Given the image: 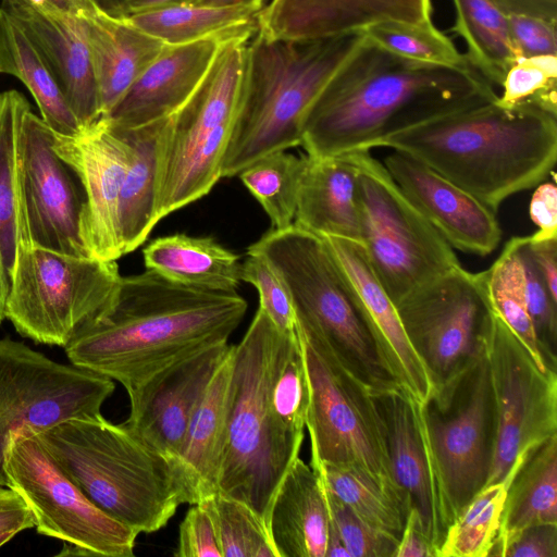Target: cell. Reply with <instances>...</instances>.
I'll list each match as a JSON object with an SVG mask.
<instances>
[{
	"label": "cell",
	"mask_w": 557,
	"mask_h": 557,
	"mask_svg": "<svg viewBox=\"0 0 557 557\" xmlns=\"http://www.w3.org/2000/svg\"><path fill=\"white\" fill-rule=\"evenodd\" d=\"M497 97L471 65L414 62L364 37L310 108L300 146L313 157L371 150L403 128Z\"/></svg>",
	"instance_id": "1"
},
{
	"label": "cell",
	"mask_w": 557,
	"mask_h": 557,
	"mask_svg": "<svg viewBox=\"0 0 557 557\" xmlns=\"http://www.w3.org/2000/svg\"><path fill=\"white\" fill-rule=\"evenodd\" d=\"M247 307L236 292L183 285L146 269L121 276L111 302L64 349L71 363L127 392L188 351L228 342Z\"/></svg>",
	"instance_id": "2"
},
{
	"label": "cell",
	"mask_w": 557,
	"mask_h": 557,
	"mask_svg": "<svg viewBox=\"0 0 557 557\" xmlns=\"http://www.w3.org/2000/svg\"><path fill=\"white\" fill-rule=\"evenodd\" d=\"M495 100L454 110L382 138L377 147L408 154L460 186L494 212L536 187L557 161V116Z\"/></svg>",
	"instance_id": "3"
},
{
	"label": "cell",
	"mask_w": 557,
	"mask_h": 557,
	"mask_svg": "<svg viewBox=\"0 0 557 557\" xmlns=\"http://www.w3.org/2000/svg\"><path fill=\"white\" fill-rule=\"evenodd\" d=\"M363 38L362 32H355L269 39L256 29L247 42L243 89L221 177L236 176L263 156L300 146L310 108Z\"/></svg>",
	"instance_id": "4"
},
{
	"label": "cell",
	"mask_w": 557,
	"mask_h": 557,
	"mask_svg": "<svg viewBox=\"0 0 557 557\" xmlns=\"http://www.w3.org/2000/svg\"><path fill=\"white\" fill-rule=\"evenodd\" d=\"M36 435L92 503L137 534L159 531L183 504L172 462L123 423L69 419Z\"/></svg>",
	"instance_id": "5"
},
{
	"label": "cell",
	"mask_w": 557,
	"mask_h": 557,
	"mask_svg": "<svg viewBox=\"0 0 557 557\" xmlns=\"http://www.w3.org/2000/svg\"><path fill=\"white\" fill-rule=\"evenodd\" d=\"M281 333L258 308L242 341L234 345L218 481V492L246 504L267 529L274 495L304 441L283 428L270 404V375Z\"/></svg>",
	"instance_id": "6"
},
{
	"label": "cell",
	"mask_w": 557,
	"mask_h": 557,
	"mask_svg": "<svg viewBox=\"0 0 557 557\" xmlns=\"http://www.w3.org/2000/svg\"><path fill=\"white\" fill-rule=\"evenodd\" d=\"M247 252L267 259L285 284L295 326L320 338L374 394L399 387L385 372L360 297L324 238L293 224L271 228Z\"/></svg>",
	"instance_id": "7"
},
{
	"label": "cell",
	"mask_w": 557,
	"mask_h": 557,
	"mask_svg": "<svg viewBox=\"0 0 557 557\" xmlns=\"http://www.w3.org/2000/svg\"><path fill=\"white\" fill-rule=\"evenodd\" d=\"M255 32L221 48L190 99L172 116L163 149L156 222L202 198L221 177L222 159L238 109L246 48Z\"/></svg>",
	"instance_id": "8"
},
{
	"label": "cell",
	"mask_w": 557,
	"mask_h": 557,
	"mask_svg": "<svg viewBox=\"0 0 557 557\" xmlns=\"http://www.w3.org/2000/svg\"><path fill=\"white\" fill-rule=\"evenodd\" d=\"M121 276L116 261L40 248L22 230L5 319L23 337L65 347L111 302Z\"/></svg>",
	"instance_id": "9"
},
{
	"label": "cell",
	"mask_w": 557,
	"mask_h": 557,
	"mask_svg": "<svg viewBox=\"0 0 557 557\" xmlns=\"http://www.w3.org/2000/svg\"><path fill=\"white\" fill-rule=\"evenodd\" d=\"M360 240L394 304L460 264L454 248L420 213L370 150L355 151Z\"/></svg>",
	"instance_id": "10"
},
{
	"label": "cell",
	"mask_w": 557,
	"mask_h": 557,
	"mask_svg": "<svg viewBox=\"0 0 557 557\" xmlns=\"http://www.w3.org/2000/svg\"><path fill=\"white\" fill-rule=\"evenodd\" d=\"M295 327L309 382L310 465L351 466L393 480L374 393L320 338Z\"/></svg>",
	"instance_id": "11"
},
{
	"label": "cell",
	"mask_w": 557,
	"mask_h": 557,
	"mask_svg": "<svg viewBox=\"0 0 557 557\" xmlns=\"http://www.w3.org/2000/svg\"><path fill=\"white\" fill-rule=\"evenodd\" d=\"M4 473L7 486L30 508L37 533L63 542L57 556H134L138 534L92 503L36 433L25 431L11 437Z\"/></svg>",
	"instance_id": "12"
},
{
	"label": "cell",
	"mask_w": 557,
	"mask_h": 557,
	"mask_svg": "<svg viewBox=\"0 0 557 557\" xmlns=\"http://www.w3.org/2000/svg\"><path fill=\"white\" fill-rule=\"evenodd\" d=\"M395 306L436 392L476 359L494 315L485 270L472 273L460 264L413 288Z\"/></svg>",
	"instance_id": "13"
},
{
	"label": "cell",
	"mask_w": 557,
	"mask_h": 557,
	"mask_svg": "<svg viewBox=\"0 0 557 557\" xmlns=\"http://www.w3.org/2000/svg\"><path fill=\"white\" fill-rule=\"evenodd\" d=\"M114 381L60 363L22 342L0 338V485L11 437L41 432L69 419H91L114 392Z\"/></svg>",
	"instance_id": "14"
},
{
	"label": "cell",
	"mask_w": 557,
	"mask_h": 557,
	"mask_svg": "<svg viewBox=\"0 0 557 557\" xmlns=\"http://www.w3.org/2000/svg\"><path fill=\"white\" fill-rule=\"evenodd\" d=\"M484 354L495 409L487 485L503 480L518 458L557 434V374L542 369L495 313Z\"/></svg>",
	"instance_id": "15"
},
{
	"label": "cell",
	"mask_w": 557,
	"mask_h": 557,
	"mask_svg": "<svg viewBox=\"0 0 557 557\" xmlns=\"http://www.w3.org/2000/svg\"><path fill=\"white\" fill-rule=\"evenodd\" d=\"M431 444L455 517L482 490L491 467L494 399L484 348L424 404Z\"/></svg>",
	"instance_id": "16"
},
{
	"label": "cell",
	"mask_w": 557,
	"mask_h": 557,
	"mask_svg": "<svg viewBox=\"0 0 557 557\" xmlns=\"http://www.w3.org/2000/svg\"><path fill=\"white\" fill-rule=\"evenodd\" d=\"M52 144L53 132L30 109L26 111L17 150L22 230L37 247L90 257L81 233L82 186Z\"/></svg>",
	"instance_id": "17"
},
{
	"label": "cell",
	"mask_w": 557,
	"mask_h": 557,
	"mask_svg": "<svg viewBox=\"0 0 557 557\" xmlns=\"http://www.w3.org/2000/svg\"><path fill=\"white\" fill-rule=\"evenodd\" d=\"M54 151L73 169L85 202L81 233L91 258H121L119 203L129 160L122 128L101 117L75 136L53 133Z\"/></svg>",
	"instance_id": "18"
},
{
	"label": "cell",
	"mask_w": 557,
	"mask_h": 557,
	"mask_svg": "<svg viewBox=\"0 0 557 557\" xmlns=\"http://www.w3.org/2000/svg\"><path fill=\"white\" fill-rule=\"evenodd\" d=\"M393 480L436 552L455 515L431 444L424 404L400 387L375 393Z\"/></svg>",
	"instance_id": "19"
},
{
	"label": "cell",
	"mask_w": 557,
	"mask_h": 557,
	"mask_svg": "<svg viewBox=\"0 0 557 557\" xmlns=\"http://www.w3.org/2000/svg\"><path fill=\"white\" fill-rule=\"evenodd\" d=\"M231 346L218 342L188 351L127 391L131 410L123 424L172 462L198 403Z\"/></svg>",
	"instance_id": "20"
},
{
	"label": "cell",
	"mask_w": 557,
	"mask_h": 557,
	"mask_svg": "<svg viewBox=\"0 0 557 557\" xmlns=\"http://www.w3.org/2000/svg\"><path fill=\"white\" fill-rule=\"evenodd\" d=\"M383 164L420 213L454 248L486 256L499 245L496 212L421 161L393 151Z\"/></svg>",
	"instance_id": "21"
},
{
	"label": "cell",
	"mask_w": 557,
	"mask_h": 557,
	"mask_svg": "<svg viewBox=\"0 0 557 557\" xmlns=\"http://www.w3.org/2000/svg\"><path fill=\"white\" fill-rule=\"evenodd\" d=\"M257 27L168 46L102 117L124 127H139L175 114L196 92L223 45Z\"/></svg>",
	"instance_id": "22"
},
{
	"label": "cell",
	"mask_w": 557,
	"mask_h": 557,
	"mask_svg": "<svg viewBox=\"0 0 557 557\" xmlns=\"http://www.w3.org/2000/svg\"><path fill=\"white\" fill-rule=\"evenodd\" d=\"M354 284L364 308L381 363L392 381L421 404L436 393V385L410 343L396 306L373 271L358 242L322 237Z\"/></svg>",
	"instance_id": "23"
},
{
	"label": "cell",
	"mask_w": 557,
	"mask_h": 557,
	"mask_svg": "<svg viewBox=\"0 0 557 557\" xmlns=\"http://www.w3.org/2000/svg\"><path fill=\"white\" fill-rule=\"evenodd\" d=\"M431 11V0H268L257 30L269 39H319L385 21L430 23Z\"/></svg>",
	"instance_id": "24"
},
{
	"label": "cell",
	"mask_w": 557,
	"mask_h": 557,
	"mask_svg": "<svg viewBox=\"0 0 557 557\" xmlns=\"http://www.w3.org/2000/svg\"><path fill=\"white\" fill-rule=\"evenodd\" d=\"M9 14L38 49L81 126L88 127L101 119L98 85L81 18L34 12Z\"/></svg>",
	"instance_id": "25"
},
{
	"label": "cell",
	"mask_w": 557,
	"mask_h": 557,
	"mask_svg": "<svg viewBox=\"0 0 557 557\" xmlns=\"http://www.w3.org/2000/svg\"><path fill=\"white\" fill-rule=\"evenodd\" d=\"M233 348L234 345L198 403L172 461L183 504L199 503L218 492L226 435Z\"/></svg>",
	"instance_id": "26"
},
{
	"label": "cell",
	"mask_w": 557,
	"mask_h": 557,
	"mask_svg": "<svg viewBox=\"0 0 557 557\" xmlns=\"http://www.w3.org/2000/svg\"><path fill=\"white\" fill-rule=\"evenodd\" d=\"M358 164L354 152L305 154L294 224L320 237L360 240Z\"/></svg>",
	"instance_id": "27"
},
{
	"label": "cell",
	"mask_w": 557,
	"mask_h": 557,
	"mask_svg": "<svg viewBox=\"0 0 557 557\" xmlns=\"http://www.w3.org/2000/svg\"><path fill=\"white\" fill-rule=\"evenodd\" d=\"M330 512L317 471L300 457L272 500L268 532L277 557H325Z\"/></svg>",
	"instance_id": "28"
},
{
	"label": "cell",
	"mask_w": 557,
	"mask_h": 557,
	"mask_svg": "<svg viewBox=\"0 0 557 557\" xmlns=\"http://www.w3.org/2000/svg\"><path fill=\"white\" fill-rule=\"evenodd\" d=\"M81 23L91 55L103 116L166 45L125 17H114L100 10L81 18Z\"/></svg>",
	"instance_id": "29"
},
{
	"label": "cell",
	"mask_w": 557,
	"mask_h": 557,
	"mask_svg": "<svg viewBox=\"0 0 557 557\" xmlns=\"http://www.w3.org/2000/svg\"><path fill=\"white\" fill-rule=\"evenodd\" d=\"M172 116L134 128L119 126L129 146V160L119 203L123 256L141 246L157 224L161 160Z\"/></svg>",
	"instance_id": "30"
},
{
	"label": "cell",
	"mask_w": 557,
	"mask_h": 557,
	"mask_svg": "<svg viewBox=\"0 0 557 557\" xmlns=\"http://www.w3.org/2000/svg\"><path fill=\"white\" fill-rule=\"evenodd\" d=\"M146 269L173 282L219 292H236L240 257L211 237L166 235L143 250Z\"/></svg>",
	"instance_id": "31"
},
{
	"label": "cell",
	"mask_w": 557,
	"mask_h": 557,
	"mask_svg": "<svg viewBox=\"0 0 557 557\" xmlns=\"http://www.w3.org/2000/svg\"><path fill=\"white\" fill-rule=\"evenodd\" d=\"M545 523L557 524V434L533 448L511 480L492 556L503 557L520 532Z\"/></svg>",
	"instance_id": "32"
},
{
	"label": "cell",
	"mask_w": 557,
	"mask_h": 557,
	"mask_svg": "<svg viewBox=\"0 0 557 557\" xmlns=\"http://www.w3.org/2000/svg\"><path fill=\"white\" fill-rule=\"evenodd\" d=\"M29 109L20 91L0 94V324L5 319L22 232L17 150L21 123Z\"/></svg>",
	"instance_id": "33"
},
{
	"label": "cell",
	"mask_w": 557,
	"mask_h": 557,
	"mask_svg": "<svg viewBox=\"0 0 557 557\" xmlns=\"http://www.w3.org/2000/svg\"><path fill=\"white\" fill-rule=\"evenodd\" d=\"M0 73L17 77L26 86L38 106L40 117L54 134L75 136L83 129L38 49L2 8Z\"/></svg>",
	"instance_id": "34"
},
{
	"label": "cell",
	"mask_w": 557,
	"mask_h": 557,
	"mask_svg": "<svg viewBox=\"0 0 557 557\" xmlns=\"http://www.w3.org/2000/svg\"><path fill=\"white\" fill-rule=\"evenodd\" d=\"M312 468L335 498L370 525L399 541L409 504L393 480L351 466L319 465Z\"/></svg>",
	"instance_id": "35"
},
{
	"label": "cell",
	"mask_w": 557,
	"mask_h": 557,
	"mask_svg": "<svg viewBox=\"0 0 557 557\" xmlns=\"http://www.w3.org/2000/svg\"><path fill=\"white\" fill-rule=\"evenodd\" d=\"M456 21L450 28L467 46L468 62L492 85L502 86L519 54L507 14L497 0H453Z\"/></svg>",
	"instance_id": "36"
},
{
	"label": "cell",
	"mask_w": 557,
	"mask_h": 557,
	"mask_svg": "<svg viewBox=\"0 0 557 557\" xmlns=\"http://www.w3.org/2000/svg\"><path fill=\"white\" fill-rule=\"evenodd\" d=\"M258 11L182 3L124 16L133 25L168 46L257 27Z\"/></svg>",
	"instance_id": "37"
},
{
	"label": "cell",
	"mask_w": 557,
	"mask_h": 557,
	"mask_svg": "<svg viewBox=\"0 0 557 557\" xmlns=\"http://www.w3.org/2000/svg\"><path fill=\"white\" fill-rule=\"evenodd\" d=\"M529 454L518 458L503 480L485 485L459 511L449 524L436 557L492 556L509 484Z\"/></svg>",
	"instance_id": "38"
},
{
	"label": "cell",
	"mask_w": 557,
	"mask_h": 557,
	"mask_svg": "<svg viewBox=\"0 0 557 557\" xmlns=\"http://www.w3.org/2000/svg\"><path fill=\"white\" fill-rule=\"evenodd\" d=\"M304 165L305 154L296 157L284 150L261 157L238 174L270 218L272 228L294 224Z\"/></svg>",
	"instance_id": "39"
},
{
	"label": "cell",
	"mask_w": 557,
	"mask_h": 557,
	"mask_svg": "<svg viewBox=\"0 0 557 557\" xmlns=\"http://www.w3.org/2000/svg\"><path fill=\"white\" fill-rule=\"evenodd\" d=\"M520 239L521 236L511 237L498 258L485 270L487 295L493 312L524 345L535 362L547 370L550 368L542 356L525 305L518 258Z\"/></svg>",
	"instance_id": "40"
},
{
	"label": "cell",
	"mask_w": 557,
	"mask_h": 557,
	"mask_svg": "<svg viewBox=\"0 0 557 557\" xmlns=\"http://www.w3.org/2000/svg\"><path fill=\"white\" fill-rule=\"evenodd\" d=\"M362 33L373 44L407 60L454 67L471 65L432 22L385 21L364 28Z\"/></svg>",
	"instance_id": "41"
},
{
	"label": "cell",
	"mask_w": 557,
	"mask_h": 557,
	"mask_svg": "<svg viewBox=\"0 0 557 557\" xmlns=\"http://www.w3.org/2000/svg\"><path fill=\"white\" fill-rule=\"evenodd\" d=\"M222 557H277L263 521L243 502L220 492L202 499Z\"/></svg>",
	"instance_id": "42"
},
{
	"label": "cell",
	"mask_w": 557,
	"mask_h": 557,
	"mask_svg": "<svg viewBox=\"0 0 557 557\" xmlns=\"http://www.w3.org/2000/svg\"><path fill=\"white\" fill-rule=\"evenodd\" d=\"M497 103L531 106L557 116V57H520L507 71Z\"/></svg>",
	"instance_id": "43"
},
{
	"label": "cell",
	"mask_w": 557,
	"mask_h": 557,
	"mask_svg": "<svg viewBox=\"0 0 557 557\" xmlns=\"http://www.w3.org/2000/svg\"><path fill=\"white\" fill-rule=\"evenodd\" d=\"M529 236H521L518 258L527 309L546 364L556 370L557 301L550 296L528 248Z\"/></svg>",
	"instance_id": "44"
},
{
	"label": "cell",
	"mask_w": 557,
	"mask_h": 557,
	"mask_svg": "<svg viewBox=\"0 0 557 557\" xmlns=\"http://www.w3.org/2000/svg\"><path fill=\"white\" fill-rule=\"evenodd\" d=\"M323 486V484H322ZM330 519L349 557H395L398 540L370 525L324 486Z\"/></svg>",
	"instance_id": "45"
},
{
	"label": "cell",
	"mask_w": 557,
	"mask_h": 557,
	"mask_svg": "<svg viewBox=\"0 0 557 557\" xmlns=\"http://www.w3.org/2000/svg\"><path fill=\"white\" fill-rule=\"evenodd\" d=\"M240 278L259 294L260 306L282 331L295 330V314L288 290L273 267L262 256L248 253L242 263Z\"/></svg>",
	"instance_id": "46"
},
{
	"label": "cell",
	"mask_w": 557,
	"mask_h": 557,
	"mask_svg": "<svg viewBox=\"0 0 557 557\" xmlns=\"http://www.w3.org/2000/svg\"><path fill=\"white\" fill-rule=\"evenodd\" d=\"M510 34L521 57L556 55L557 20L506 10Z\"/></svg>",
	"instance_id": "47"
},
{
	"label": "cell",
	"mask_w": 557,
	"mask_h": 557,
	"mask_svg": "<svg viewBox=\"0 0 557 557\" xmlns=\"http://www.w3.org/2000/svg\"><path fill=\"white\" fill-rule=\"evenodd\" d=\"M175 557H222L211 517L201 503L193 504L182 520Z\"/></svg>",
	"instance_id": "48"
},
{
	"label": "cell",
	"mask_w": 557,
	"mask_h": 557,
	"mask_svg": "<svg viewBox=\"0 0 557 557\" xmlns=\"http://www.w3.org/2000/svg\"><path fill=\"white\" fill-rule=\"evenodd\" d=\"M503 557H557V524H535L520 532Z\"/></svg>",
	"instance_id": "49"
},
{
	"label": "cell",
	"mask_w": 557,
	"mask_h": 557,
	"mask_svg": "<svg viewBox=\"0 0 557 557\" xmlns=\"http://www.w3.org/2000/svg\"><path fill=\"white\" fill-rule=\"evenodd\" d=\"M32 528L35 518L28 505L16 491L0 485V547Z\"/></svg>",
	"instance_id": "50"
},
{
	"label": "cell",
	"mask_w": 557,
	"mask_h": 557,
	"mask_svg": "<svg viewBox=\"0 0 557 557\" xmlns=\"http://www.w3.org/2000/svg\"><path fill=\"white\" fill-rule=\"evenodd\" d=\"M9 13L34 12L52 16L83 18L99 11L92 0H2Z\"/></svg>",
	"instance_id": "51"
},
{
	"label": "cell",
	"mask_w": 557,
	"mask_h": 557,
	"mask_svg": "<svg viewBox=\"0 0 557 557\" xmlns=\"http://www.w3.org/2000/svg\"><path fill=\"white\" fill-rule=\"evenodd\" d=\"M529 214L537 231L532 238L557 237V187L554 182L540 183L530 201Z\"/></svg>",
	"instance_id": "52"
},
{
	"label": "cell",
	"mask_w": 557,
	"mask_h": 557,
	"mask_svg": "<svg viewBox=\"0 0 557 557\" xmlns=\"http://www.w3.org/2000/svg\"><path fill=\"white\" fill-rule=\"evenodd\" d=\"M395 557H435L422 521L416 509L410 508L399 537Z\"/></svg>",
	"instance_id": "53"
},
{
	"label": "cell",
	"mask_w": 557,
	"mask_h": 557,
	"mask_svg": "<svg viewBox=\"0 0 557 557\" xmlns=\"http://www.w3.org/2000/svg\"><path fill=\"white\" fill-rule=\"evenodd\" d=\"M528 248L550 296L557 301V237L535 239L530 235Z\"/></svg>",
	"instance_id": "54"
},
{
	"label": "cell",
	"mask_w": 557,
	"mask_h": 557,
	"mask_svg": "<svg viewBox=\"0 0 557 557\" xmlns=\"http://www.w3.org/2000/svg\"><path fill=\"white\" fill-rule=\"evenodd\" d=\"M510 11L529 13L557 20V0H497Z\"/></svg>",
	"instance_id": "55"
},
{
	"label": "cell",
	"mask_w": 557,
	"mask_h": 557,
	"mask_svg": "<svg viewBox=\"0 0 557 557\" xmlns=\"http://www.w3.org/2000/svg\"><path fill=\"white\" fill-rule=\"evenodd\" d=\"M195 0H128L124 10L122 17L127 16L133 13L152 10L157 8L182 4V3H193Z\"/></svg>",
	"instance_id": "56"
},
{
	"label": "cell",
	"mask_w": 557,
	"mask_h": 557,
	"mask_svg": "<svg viewBox=\"0 0 557 557\" xmlns=\"http://www.w3.org/2000/svg\"><path fill=\"white\" fill-rule=\"evenodd\" d=\"M267 0H195L193 3L216 8H247L260 11Z\"/></svg>",
	"instance_id": "57"
},
{
	"label": "cell",
	"mask_w": 557,
	"mask_h": 557,
	"mask_svg": "<svg viewBox=\"0 0 557 557\" xmlns=\"http://www.w3.org/2000/svg\"><path fill=\"white\" fill-rule=\"evenodd\" d=\"M98 9L108 15L122 17L128 0H92Z\"/></svg>",
	"instance_id": "58"
}]
</instances>
